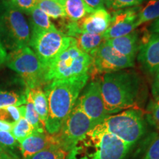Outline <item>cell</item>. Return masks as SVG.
<instances>
[{
	"mask_svg": "<svg viewBox=\"0 0 159 159\" xmlns=\"http://www.w3.org/2000/svg\"><path fill=\"white\" fill-rule=\"evenodd\" d=\"M101 93L109 115L131 109L136 105L142 79L136 71L123 69L101 77Z\"/></svg>",
	"mask_w": 159,
	"mask_h": 159,
	"instance_id": "obj_1",
	"label": "cell"
},
{
	"mask_svg": "<svg viewBox=\"0 0 159 159\" xmlns=\"http://www.w3.org/2000/svg\"><path fill=\"white\" fill-rule=\"evenodd\" d=\"M89 78L75 80H55L43 88L48 102V114L44 128L47 134L55 135L76 104Z\"/></svg>",
	"mask_w": 159,
	"mask_h": 159,
	"instance_id": "obj_2",
	"label": "cell"
},
{
	"mask_svg": "<svg viewBox=\"0 0 159 159\" xmlns=\"http://www.w3.org/2000/svg\"><path fill=\"white\" fill-rule=\"evenodd\" d=\"M130 147L98 125L75 145L67 159H124Z\"/></svg>",
	"mask_w": 159,
	"mask_h": 159,
	"instance_id": "obj_3",
	"label": "cell"
},
{
	"mask_svg": "<svg viewBox=\"0 0 159 159\" xmlns=\"http://www.w3.org/2000/svg\"><path fill=\"white\" fill-rule=\"evenodd\" d=\"M92 58L80 50L73 38L71 45L49 65L45 75L46 85L55 80H75L89 78Z\"/></svg>",
	"mask_w": 159,
	"mask_h": 159,
	"instance_id": "obj_4",
	"label": "cell"
},
{
	"mask_svg": "<svg viewBox=\"0 0 159 159\" xmlns=\"http://www.w3.org/2000/svg\"><path fill=\"white\" fill-rule=\"evenodd\" d=\"M0 40L11 51L29 47L30 41L28 23L10 0L0 1Z\"/></svg>",
	"mask_w": 159,
	"mask_h": 159,
	"instance_id": "obj_5",
	"label": "cell"
},
{
	"mask_svg": "<svg viewBox=\"0 0 159 159\" xmlns=\"http://www.w3.org/2000/svg\"><path fill=\"white\" fill-rule=\"evenodd\" d=\"M5 63L16 72L25 85L26 89H35L46 85V69L30 47L11 51Z\"/></svg>",
	"mask_w": 159,
	"mask_h": 159,
	"instance_id": "obj_6",
	"label": "cell"
},
{
	"mask_svg": "<svg viewBox=\"0 0 159 159\" xmlns=\"http://www.w3.org/2000/svg\"><path fill=\"white\" fill-rule=\"evenodd\" d=\"M99 125L104 130L130 146L142 138L146 131L144 114L137 109H128L109 115Z\"/></svg>",
	"mask_w": 159,
	"mask_h": 159,
	"instance_id": "obj_7",
	"label": "cell"
},
{
	"mask_svg": "<svg viewBox=\"0 0 159 159\" xmlns=\"http://www.w3.org/2000/svg\"><path fill=\"white\" fill-rule=\"evenodd\" d=\"M73 41L57 28L49 30H33L29 46L47 69L58 55L66 50Z\"/></svg>",
	"mask_w": 159,
	"mask_h": 159,
	"instance_id": "obj_8",
	"label": "cell"
},
{
	"mask_svg": "<svg viewBox=\"0 0 159 159\" xmlns=\"http://www.w3.org/2000/svg\"><path fill=\"white\" fill-rule=\"evenodd\" d=\"M94 127L91 119L76 102L63 122L59 132L55 136L60 146L69 152Z\"/></svg>",
	"mask_w": 159,
	"mask_h": 159,
	"instance_id": "obj_9",
	"label": "cell"
},
{
	"mask_svg": "<svg viewBox=\"0 0 159 159\" xmlns=\"http://www.w3.org/2000/svg\"><path fill=\"white\" fill-rule=\"evenodd\" d=\"M92 62L89 71L91 74H106L132 68L135 61L125 56L113 48L105 41L97 49L91 53Z\"/></svg>",
	"mask_w": 159,
	"mask_h": 159,
	"instance_id": "obj_10",
	"label": "cell"
},
{
	"mask_svg": "<svg viewBox=\"0 0 159 159\" xmlns=\"http://www.w3.org/2000/svg\"><path fill=\"white\" fill-rule=\"evenodd\" d=\"M85 87L83 94L78 97L77 102L94 126H97L109 116L105 108L101 93L100 81L94 80Z\"/></svg>",
	"mask_w": 159,
	"mask_h": 159,
	"instance_id": "obj_11",
	"label": "cell"
},
{
	"mask_svg": "<svg viewBox=\"0 0 159 159\" xmlns=\"http://www.w3.org/2000/svg\"><path fill=\"white\" fill-rule=\"evenodd\" d=\"M111 15L105 8L89 13L78 21H71L66 26V35L73 37L77 33L103 35L111 25Z\"/></svg>",
	"mask_w": 159,
	"mask_h": 159,
	"instance_id": "obj_12",
	"label": "cell"
},
{
	"mask_svg": "<svg viewBox=\"0 0 159 159\" xmlns=\"http://www.w3.org/2000/svg\"><path fill=\"white\" fill-rule=\"evenodd\" d=\"M140 7H133L114 11L111 15V25L103 37L105 41L128 35L135 30Z\"/></svg>",
	"mask_w": 159,
	"mask_h": 159,
	"instance_id": "obj_13",
	"label": "cell"
},
{
	"mask_svg": "<svg viewBox=\"0 0 159 159\" xmlns=\"http://www.w3.org/2000/svg\"><path fill=\"white\" fill-rule=\"evenodd\" d=\"M142 69L147 74L154 76L159 71V34L152 33L139 46L137 56Z\"/></svg>",
	"mask_w": 159,
	"mask_h": 159,
	"instance_id": "obj_14",
	"label": "cell"
},
{
	"mask_svg": "<svg viewBox=\"0 0 159 159\" xmlns=\"http://www.w3.org/2000/svg\"><path fill=\"white\" fill-rule=\"evenodd\" d=\"M55 144H58L55 135L34 131L30 136L20 143L19 149L25 159Z\"/></svg>",
	"mask_w": 159,
	"mask_h": 159,
	"instance_id": "obj_15",
	"label": "cell"
},
{
	"mask_svg": "<svg viewBox=\"0 0 159 159\" xmlns=\"http://www.w3.org/2000/svg\"><path fill=\"white\" fill-rule=\"evenodd\" d=\"M106 41L120 54L135 61L140 46L139 34L136 31L134 30L124 36L106 40Z\"/></svg>",
	"mask_w": 159,
	"mask_h": 159,
	"instance_id": "obj_16",
	"label": "cell"
},
{
	"mask_svg": "<svg viewBox=\"0 0 159 159\" xmlns=\"http://www.w3.org/2000/svg\"><path fill=\"white\" fill-rule=\"evenodd\" d=\"M64 10L66 18L71 21H78L93 11L84 3L83 0H58Z\"/></svg>",
	"mask_w": 159,
	"mask_h": 159,
	"instance_id": "obj_17",
	"label": "cell"
},
{
	"mask_svg": "<svg viewBox=\"0 0 159 159\" xmlns=\"http://www.w3.org/2000/svg\"><path fill=\"white\" fill-rule=\"evenodd\" d=\"M78 48L90 55L105 41L102 35L89 34L86 33H77L73 35Z\"/></svg>",
	"mask_w": 159,
	"mask_h": 159,
	"instance_id": "obj_18",
	"label": "cell"
},
{
	"mask_svg": "<svg viewBox=\"0 0 159 159\" xmlns=\"http://www.w3.org/2000/svg\"><path fill=\"white\" fill-rule=\"evenodd\" d=\"M26 89H27V91H29L35 111L39 114L41 123L44 126L47 114H48V102H47V99L44 91L41 89V87Z\"/></svg>",
	"mask_w": 159,
	"mask_h": 159,
	"instance_id": "obj_19",
	"label": "cell"
},
{
	"mask_svg": "<svg viewBox=\"0 0 159 159\" xmlns=\"http://www.w3.org/2000/svg\"><path fill=\"white\" fill-rule=\"evenodd\" d=\"M159 19V0H150L139 11L136 27Z\"/></svg>",
	"mask_w": 159,
	"mask_h": 159,
	"instance_id": "obj_20",
	"label": "cell"
},
{
	"mask_svg": "<svg viewBox=\"0 0 159 159\" xmlns=\"http://www.w3.org/2000/svg\"><path fill=\"white\" fill-rule=\"evenodd\" d=\"M30 17L32 31L33 30H49L56 27L52 23L50 19L44 12L35 7L29 13Z\"/></svg>",
	"mask_w": 159,
	"mask_h": 159,
	"instance_id": "obj_21",
	"label": "cell"
},
{
	"mask_svg": "<svg viewBox=\"0 0 159 159\" xmlns=\"http://www.w3.org/2000/svg\"><path fill=\"white\" fill-rule=\"evenodd\" d=\"M25 95L27 98V102L25 104V118L26 120L33 126L35 131L40 133L45 132L44 126L40 120L39 116L35 111L34 105H33V100H32L31 96L30 94L27 89L25 90Z\"/></svg>",
	"mask_w": 159,
	"mask_h": 159,
	"instance_id": "obj_22",
	"label": "cell"
},
{
	"mask_svg": "<svg viewBox=\"0 0 159 159\" xmlns=\"http://www.w3.org/2000/svg\"><path fill=\"white\" fill-rule=\"evenodd\" d=\"M36 7L54 19L66 18L64 10L58 0H37Z\"/></svg>",
	"mask_w": 159,
	"mask_h": 159,
	"instance_id": "obj_23",
	"label": "cell"
},
{
	"mask_svg": "<svg viewBox=\"0 0 159 159\" xmlns=\"http://www.w3.org/2000/svg\"><path fill=\"white\" fill-rule=\"evenodd\" d=\"M67 155L60 145L55 144L25 159H67Z\"/></svg>",
	"mask_w": 159,
	"mask_h": 159,
	"instance_id": "obj_24",
	"label": "cell"
},
{
	"mask_svg": "<svg viewBox=\"0 0 159 159\" xmlns=\"http://www.w3.org/2000/svg\"><path fill=\"white\" fill-rule=\"evenodd\" d=\"M27 102L25 94H19L15 91H7L0 90V108L4 107L15 105L21 106L25 105Z\"/></svg>",
	"mask_w": 159,
	"mask_h": 159,
	"instance_id": "obj_25",
	"label": "cell"
},
{
	"mask_svg": "<svg viewBox=\"0 0 159 159\" xmlns=\"http://www.w3.org/2000/svg\"><path fill=\"white\" fill-rule=\"evenodd\" d=\"M25 105L21 106H10L0 108V120L6 121L13 124L17 122L21 117H25Z\"/></svg>",
	"mask_w": 159,
	"mask_h": 159,
	"instance_id": "obj_26",
	"label": "cell"
},
{
	"mask_svg": "<svg viewBox=\"0 0 159 159\" xmlns=\"http://www.w3.org/2000/svg\"><path fill=\"white\" fill-rule=\"evenodd\" d=\"M34 131L33 126L26 120L25 117H21L14 124L11 134L14 136L16 140L20 144L25 139L30 136Z\"/></svg>",
	"mask_w": 159,
	"mask_h": 159,
	"instance_id": "obj_27",
	"label": "cell"
},
{
	"mask_svg": "<svg viewBox=\"0 0 159 159\" xmlns=\"http://www.w3.org/2000/svg\"><path fill=\"white\" fill-rule=\"evenodd\" d=\"M146 119L151 125L159 130V99H152L146 111Z\"/></svg>",
	"mask_w": 159,
	"mask_h": 159,
	"instance_id": "obj_28",
	"label": "cell"
},
{
	"mask_svg": "<svg viewBox=\"0 0 159 159\" xmlns=\"http://www.w3.org/2000/svg\"><path fill=\"white\" fill-rule=\"evenodd\" d=\"M144 0H105L107 8L112 11H118L140 5Z\"/></svg>",
	"mask_w": 159,
	"mask_h": 159,
	"instance_id": "obj_29",
	"label": "cell"
},
{
	"mask_svg": "<svg viewBox=\"0 0 159 159\" xmlns=\"http://www.w3.org/2000/svg\"><path fill=\"white\" fill-rule=\"evenodd\" d=\"M144 159H159V134H152Z\"/></svg>",
	"mask_w": 159,
	"mask_h": 159,
	"instance_id": "obj_30",
	"label": "cell"
},
{
	"mask_svg": "<svg viewBox=\"0 0 159 159\" xmlns=\"http://www.w3.org/2000/svg\"><path fill=\"white\" fill-rule=\"evenodd\" d=\"M0 145L12 151L18 147V142L11 132L0 130Z\"/></svg>",
	"mask_w": 159,
	"mask_h": 159,
	"instance_id": "obj_31",
	"label": "cell"
},
{
	"mask_svg": "<svg viewBox=\"0 0 159 159\" xmlns=\"http://www.w3.org/2000/svg\"><path fill=\"white\" fill-rule=\"evenodd\" d=\"M16 8L21 12L29 14L36 7L37 0H10Z\"/></svg>",
	"mask_w": 159,
	"mask_h": 159,
	"instance_id": "obj_32",
	"label": "cell"
},
{
	"mask_svg": "<svg viewBox=\"0 0 159 159\" xmlns=\"http://www.w3.org/2000/svg\"><path fill=\"white\" fill-rule=\"evenodd\" d=\"M83 1L94 12L99 9L105 8V0H83Z\"/></svg>",
	"mask_w": 159,
	"mask_h": 159,
	"instance_id": "obj_33",
	"label": "cell"
},
{
	"mask_svg": "<svg viewBox=\"0 0 159 159\" xmlns=\"http://www.w3.org/2000/svg\"><path fill=\"white\" fill-rule=\"evenodd\" d=\"M151 91L153 99H159V71L154 75L153 81L151 86Z\"/></svg>",
	"mask_w": 159,
	"mask_h": 159,
	"instance_id": "obj_34",
	"label": "cell"
},
{
	"mask_svg": "<svg viewBox=\"0 0 159 159\" xmlns=\"http://www.w3.org/2000/svg\"><path fill=\"white\" fill-rule=\"evenodd\" d=\"M0 159H19L14 152L0 145Z\"/></svg>",
	"mask_w": 159,
	"mask_h": 159,
	"instance_id": "obj_35",
	"label": "cell"
},
{
	"mask_svg": "<svg viewBox=\"0 0 159 159\" xmlns=\"http://www.w3.org/2000/svg\"><path fill=\"white\" fill-rule=\"evenodd\" d=\"M13 126H14V124H13V123L6 122V121L3 120H0V130L8 131V132L11 133Z\"/></svg>",
	"mask_w": 159,
	"mask_h": 159,
	"instance_id": "obj_36",
	"label": "cell"
},
{
	"mask_svg": "<svg viewBox=\"0 0 159 159\" xmlns=\"http://www.w3.org/2000/svg\"><path fill=\"white\" fill-rule=\"evenodd\" d=\"M7 51L5 48L2 43L1 40H0V66H2L4 63H5L6 58H7Z\"/></svg>",
	"mask_w": 159,
	"mask_h": 159,
	"instance_id": "obj_37",
	"label": "cell"
},
{
	"mask_svg": "<svg viewBox=\"0 0 159 159\" xmlns=\"http://www.w3.org/2000/svg\"><path fill=\"white\" fill-rule=\"evenodd\" d=\"M150 31L152 33L159 34V19L155 20L150 27Z\"/></svg>",
	"mask_w": 159,
	"mask_h": 159,
	"instance_id": "obj_38",
	"label": "cell"
}]
</instances>
